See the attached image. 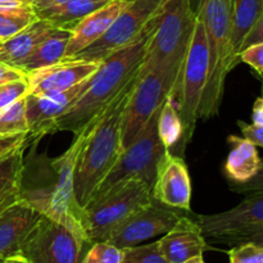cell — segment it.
Segmentation results:
<instances>
[{"label": "cell", "instance_id": "484cf974", "mask_svg": "<svg viewBox=\"0 0 263 263\" xmlns=\"http://www.w3.org/2000/svg\"><path fill=\"white\" fill-rule=\"evenodd\" d=\"M157 130H158L159 139L167 152H171V149L182 143L184 127H182L181 118L174 102L170 98L163 103L158 113Z\"/></svg>", "mask_w": 263, "mask_h": 263}, {"label": "cell", "instance_id": "e575fe53", "mask_svg": "<svg viewBox=\"0 0 263 263\" xmlns=\"http://www.w3.org/2000/svg\"><path fill=\"white\" fill-rule=\"evenodd\" d=\"M30 140L27 133L22 134H12V135H0V158L7 156L15 148L25 144Z\"/></svg>", "mask_w": 263, "mask_h": 263}, {"label": "cell", "instance_id": "60d3db41", "mask_svg": "<svg viewBox=\"0 0 263 263\" xmlns=\"http://www.w3.org/2000/svg\"><path fill=\"white\" fill-rule=\"evenodd\" d=\"M33 7V0H0V8Z\"/></svg>", "mask_w": 263, "mask_h": 263}, {"label": "cell", "instance_id": "6da1fadb", "mask_svg": "<svg viewBox=\"0 0 263 263\" xmlns=\"http://www.w3.org/2000/svg\"><path fill=\"white\" fill-rule=\"evenodd\" d=\"M95 122V121H94ZM94 122L76 135V140L62 156L37 161L23 166L20 200L62 225L71 229L90 243L84 225V208L74 195V168L85 141L89 138Z\"/></svg>", "mask_w": 263, "mask_h": 263}, {"label": "cell", "instance_id": "ab89813d", "mask_svg": "<svg viewBox=\"0 0 263 263\" xmlns=\"http://www.w3.org/2000/svg\"><path fill=\"white\" fill-rule=\"evenodd\" d=\"M252 121L254 125L263 126V97H258L254 102L252 109Z\"/></svg>", "mask_w": 263, "mask_h": 263}, {"label": "cell", "instance_id": "4fadbf2b", "mask_svg": "<svg viewBox=\"0 0 263 263\" xmlns=\"http://www.w3.org/2000/svg\"><path fill=\"white\" fill-rule=\"evenodd\" d=\"M195 221L205 239L228 244L239 234L263 226V192L247 194L246 199L231 210L200 215Z\"/></svg>", "mask_w": 263, "mask_h": 263}, {"label": "cell", "instance_id": "30bf717a", "mask_svg": "<svg viewBox=\"0 0 263 263\" xmlns=\"http://www.w3.org/2000/svg\"><path fill=\"white\" fill-rule=\"evenodd\" d=\"M86 241L67 226L41 216L18 256L30 263H80Z\"/></svg>", "mask_w": 263, "mask_h": 263}, {"label": "cell", "instance_id": "5bb4252c", "mask_svg": "<svg viewBox=\"0 0 263 263\" xmlns=\"http://www.w3.org/2000/svg\"><path fill=\"white\" fill-rule=\"evenodd\" d=\"M91 77L76 86L53 94L26 95V117L28 123V138L37 139L50 133L54 121L66 113L89 87Z\"/></svg>", "mask_w": 263, "mask_h": 263}, {"label": "cell", "instance_id": "ac0fdd59", "mask_svg": "<svg viewBox=\"0 0 263 263\" xmlns=\"http://www.w3.org/2000/svg\"><path fill=\"white\" fill-rule=\"evenodd\" d=\"M159 248L170 263H184L211 249L197 221L181 216L176 225L158 240Z\"/></svg>", "mask_w": 263, "mask_h": 263}, {"label": "cell", "instance_id": "8992f818", "mask_svg": "<svg viewBox=\"0 0 263 263\" xmlns=\"http://www.w3.org/2000/svg\"><path fill=\"white\" fill-rule=\"evenodd\" d=\"M208 44L205 28L197 15L192 40L180 69L179 79L170 99L174 102L184 127L182 143L186 144L194 134L199 120V108L208 77Z\"/></svg>", "mask_w": 263, "mask_h": 263}, {"label": "cell", "instance_id": "44dd1931", "mask_svg": "<svg viewBox=\"0 0 263 263\" xmlns=\"http://www.w3.org/2000/svg\"><path fill=\"white\" fill-rule=\"evenodd\" d=\"M228 143L231 145L225 163V174L231 184H241L257 175L261 168V158L257 146L246 138L230 135Z\"/></svg>", "mask_w": 263, "mask_h": 263}, {"label": "cell", "instance_id": "83f0119b", "mask_svg": "<svg viewBox=\"0 0 263 263\" xmlns=\"http://www.w3.org/2000/svg\"><path fill=\"white\" fill-rule=\"evenodd\" d=\"M28 134L26 117V97L0 110V135Z\"/></svg>", "mask_w": 263, "mask_h": 263}, {"label": "cell", "instance_id": "ee69618b", "mask_svg": "<svg viewBox=\"0 0 263 263\" xmlns=\"http://www.w3.org/2000/svg\"><path fill=\"white\" fill-rule=\"evenodd\" d=\"M184 263H204V259H203V256H195L185 261Z\"/></svg>", "mask_w": 263, "mask_h": 263}, {"label": "cell", "instance_id": "2e32d148", "mask_svg": "<svg viewBox=\"0 0 263 263\" xmlns=\"http://www.w3.org/2000/svg\"><path fill=\"white\" fill-rule=\"evenodd\" d=\"M153 199L161 204L190 212L192 181L189 171L180 157L166 152L161 159L154 181Z\"/></svg>", "mask_w": 263, "mask_h": 263}, {"label": "cell", "instance_id": "603a6c76", "mask_svg": "<svg viewBox=\"0 0 263 263\" xmlns=\"http://www.w3.org/2000/svg\"><path fill=\"white\" fill-rule=\"evenodd\" d=\"M72 37L71 30L55 27L32 51L30 57L23 62L21 71L26 74L37 69L55 64L64 59L67 46Z\"/></svg>", "mask_w": 263, "mask_h": 263}, {"label": "cell", "instance_id": "f546056e", "mask_svg": "<svg viewBox=\"0 0 263 263\" xmlns=\"http://www.w3.org/2000/svg\"><path fill=\"white\" fill-rule=\"evenodd\" d=\"M123 249L107 241H95L80 263H122Z\"/></svg>", "mask_w": 263, "mask_h": 263}, {"label": "cell", "instance_id": "4dcf8cb0", "mask_svg": "<svg viewBox=\"0 0 263 263\" xmlns=\"http://www.w3.org/2000/svg\"><path fill=\"white\" fill-rule=\"evenodd\" d=\"M28 92L30 87L26 77L0 85V110L25 98Z\"/></svg>", "mask_w": 263, "mask_h": 263}, {"label": "cell", "instance_id": "bcb514c9", "mask_svg": "<svg viewBox=\"0 0 263 263\" xmlns=\"http://www.w3.org/2000/svg\"><path fill=\"white\" fill-rule=\"evenodd\" d=\"M0 43H2V41H0Z\"/></svg>", "mask_w": 263, "mask_h": 263}, {"label": "cell", "instance_id": "f6af8a7d", "mask_svg": "<svg viewBox=\"0 0 263 263\" xmlns=\"http://www.w3.org/2000/svg\"><path fill=\"white\" fill-rule=\"evenodd\" d=\"M0 263H3V261H2V259H0Z\"/></svg>", "mask_w": 263, "mask_h": 263}, {"label": "cell", "instance_id": "d4e9b609", "mask_svg": "<svg viewBox=\"0 0 263 263\" xmlns=\"http://www.w3.org/2000/svg\"><path fill=\"white\" fill-rule=\"evenodd\" d=\"M262 12L263 0H234L231 46L235 67L239 64V54L243 48L244 40L261 17Z\"/></svg>", "mask_w": 263, "mask_h": 263}, {"label": "cell", "instance_id": "cb8c5ba5", "mask_svg": "<svg viewBox=\"0 0 263 263\" xmlns=\"http://www.w3.org/2000/svg\"><path fill=\"white\" fill-rule=\"evenodd\" d=\"M109 0H73L64 4L36 9L37 17L50 22L54 27L73 30L77 23L90 13L105 5Z\"/></svg>", "mask_w": 263, "mask_h": 263}, {"label": "cell", "instance_id": "74e56055", "mask_svg": "<svg viewBox=\"0 0 263 263\" xmlns=\"http://www.w3.org/2000/svg\"><path fill=\"white\" fill-rule=\"evenodd\" d=\"M25 77H26V73L23 71L0 62V85L7 84V82H10V81H14V80L25 79Z\"/></svg>", "mask_w": 263, "mask_h": 263}, {"label": "cell", "instance_id": "52a82bcc", "mask_svg": "<svg viewBox=\"0 0 263 263\" xmlns=\"http://www.w3.org/2000/svg\"><path fill=\"white\" fill-rule=\"evenodd\" d=\"M159 110L151 118L140 135L127 148L121 152L117 161L110 167L104 179L95 187L89 202L102 197L117 185L130 180H141L153 189L159 162L167 152L157 130Z\"/></svg>", "mask_w": 263, "mask_h": 263}, {"label": "cell", "instance_id": "d590c367", "mask_svg": "<svg viewBox=\"0 0 263 263\" xmlns=\"http://www.w3.org/2000/svg\"><path fill=\"white\" fill-rule=\"evenodd\" d=\"M238 126L243 134V138L248 139L256 146L263 148V126L246 123L244 121H238Z\"/></svg>", "mask_w": 263, "mask_h": 263}, {"label": "cell", "instance_id": "d6986e66", "mask_svg": "<svg viewBox=\"0 0 263 263\" xmlns=\"http://www.w3.org/2000/svg\"><path fill=\"white\" fill-rule=\"evenodd\" d=\"M127 0H109L105 5L90 13L80 21L72 30V37L69 40L64 58H71L77 53L86 49L92 43L102 37L110 27L117 15L126 5Z\"/></svg>", "mask_w": 263, "mask_h": 263}, {"label": "cell", "instance_id": "d6a6232c", "mask_svg": "<svg viewBox=\"0 0 263 263\" xmlns=\"http://www.w3.org/2000/svg\"><path fill=\"white\" fill-rule=\"evenodd\" d=\"M240 62L251 66L263 82V43L253 44L243 49L239 54V63Z\"/></svg>", "mask_w": 263, "mask_h": 263}, {"label": "cell", "instance_id": "277c9868", "mask_svg": "<svg viewBox=\"0 0 263 263\" xmlns=\"http://www.w3.org/2000/svg\"><path fill=\"white\" fill-rule=\"evenodd\" d=\"M234 0H200L197 15L205 28L208 44V77L199 108V120L218 113L226 77L235 68L231 46Z\"/></svg>", "mask_w": 263, "mask_h": 263}, {"label": "cell", "instance_id": "5b68a950", "mask_svg": "<svg viewBox=\"0 0 263 263\" xmlns=\"http://www.w3.org/2000/svg\"><path fill=\"white\" fill-rule=\"evenodd\" d=\"M195 22L197 10L193 9L192 0H167L149 37L140 72H159L175 89Z\"/></svg>", "mask_w": 263, "mask_h": 263}, {"label": "cell", "instance_id": "7402d4cb", "mask_svg": "<svg viewBox=\"0 0 263 263\" xmlns=\"http://www.w3.org/2000/svg\"><path fill=\"white\" fill-rule=\"evenodd\" d=\"M28 141L0 158V212L20 200L25 159L23 152Z\"/></svg>", "mask_w": 263, "mask_h": 263}, {"label": "cell", "instance_id": "f35d334b", "mask_svg": "<svg viewBox=\"0 0 263 263\" xmlns=\"http://www.w3.org/2000/svg\"><path fill=\"white\" fill-rule=\"evenodd\" d=\"M258 43H263V12L261 17H259L258 21L256 22V25L253 26V28L249 31L248 36H247L246 40H244L241 50L248 48V46L253 45V44H258Z\"/></svg>", "mask_w": 263, "mask_h": 263}, {"label": "cell", "instance_id": "f1b7e54d", "mask_svg": "<svg viewBox=\"0 0 263 263\" xmlns=\"http://www.w3.org/2000/svg\"><path fill=\"white\" fill-rule=\"evenodd\" d=\"M122 263H170L159 248L158 241L123 249Z\"/></svg>", "mask_w": 263, "mask_h": 263}, {"label": "cell", "instance_id": "4316f807", "mask_svg": "<svg viewBox=\"0 0 263 263\" xmlns=\"http://www.w3.org/2000/svg\"><path fill=\"white\" fill-rule=\"evenodd\" d=\"M36 20L35 7L0 8V41L13 37Z\"/></svg>", "mask_w": 263, "mask_h": 263}, {"label": "cell", "instance_id": "7c38bea8", "mask_svg": "<svg viewBox=\"0 0 263 263\" xmlns=\"http://www.w3.org/2000/svg\"><path fill=\"white\" fill-rule=\"evenodd\" d=\"M181 216L174 208L153 200L121 221L103 241L120 249L138 246L141 241L168 233Z\"/></svg>", "mask_w": 263, "mask_h": 263}, {"label": "cell", "instance_id": "8d00e7d4", "mask_svg": "<svg viewBox=\"0 0 263 263\" xmlns=\"http://www.w3.org/2000/svg\"><path fill=\"white\" fill-rule=\"evenodd\" d=\"M254 243L257 246L263 247V226L261 228L251 229V230H247L244 233L239 234L238 236L231 239L228 244H241V243Z\"/></svg>", "mask_w": 263, "mask_h": 263}, {"label": "cell", "instance_id": "8fae6325", "mask_svg": "<svg viewBox=\"0 0 263 263\" xmlns=\"http://www.w3.org/2000/svg\"><path fill=\"white\" fill-rule=\"evenodd\" d=\"M174 84L159 72H140L126 105L121 145L127 148L144 130L151 118L171 98Z\"/></svg>", "mask_w": 263, "mask_h": 263}, {"label": "cell", "instance_id": "1f68e13d", "mask_svg": "<svg viewBox=\"0 0 263 263\" xmlns=\"http://www.w3.org/2000/svg\"><path fill=\"white\" fill-rule=\"evenodd\" d=\"M230 263H263V247L254 243H241L229 251Z\"/></svg>", "mask_w": 263, "mask_h": 263}, {"label": "cell", "instance_id": "ba28073f", "mask_svg": "<svg viewBox=\"0 0 263 263\" xmlns=\"http://www.w3.org/2000/svg\"><path fill=\"white\" fill-rule=\"evenodd\" d=\"M152 186L141 180L117 185L84 207V225L90 243L103 241L127 216L153 202Z\"/></svg>", "mask_w": 263, "mask_h": 263}, {"label": "cell", "instance_id": "3957f363", "mask_svg": "<svg viewBox=\"0 0 263 263\" xmlns=\"http://www.w3.org/2000/svg\"><path fill=\"white\" fill-rule=\"evenodd\" d=\"M139 73L140 69L95 120L91 133L80 152L74 168V195L82 208L122 152L123 116Z\"/></svg>", "mask_w": 263, "mask_h": 263}, {"label": "cell", "instance_id": "7a4b0ae2", "mask_svg": "<svg viewBox=\"0 0 263 263\" xmlns=\"http://www.w3.org/2000/svg\"><path fill=\"white\" fill-rule=\"evenodd\" d=\"M158 14L149 23L140 37L103 59L98 71L91 76L86 91L66 113L54 121L50 133L69 131L77 135L99 118L105 108L140 69Z\"/></svg>", "mask_w": 263, "mask_h": 263}, {"label": "cell", "instance_id": "9c48e42d", "mask_svg": "<svg viewBox=\"0 0 263 263\" xmlns=\"http://www.w3.org/2000/svg\"><path fill=\"white\" fill-rule=\"evenodd\" d=\"M166 3L167 0H127L107 32L71 58L102 62L108 55L140 37Z\"/></svg>", "mask_w": 263, "mask_h": 263}, {"label": "cell", "instance_id": "b9f144b4", "mask_svg": "<svg viewBox=\"0 0 263 263\" xmlns=\"http://www.w3.org/2000/svg\"><path fill=\"white\" fill-rule=\"evenodd\" d=\"M73 2V0H33V7L35 9H43V8L51 7V5L64 4V3Z\"/></svg>", "mask_w": 263, "mask_h": 263}, {"label": "cell", "instance_id": "836d02e7", "mask_svg": "<svg viewBox=\"0 0 263 263\" xmlns=\"http://www.w3.org/2000/svg\"><path fill=\"white\" fill-rule=\"evenodd\" d=\"M231 190L239 194H251V193L263 192V158H261V168L254 177L241 184H231Z\"/></svg>", "mask_w": 263, "mask_h": 263}, {"label": "cell", "instance_id": "ffe728a7", "mask_svg": "<svg viewBox=\"0 0 263 263\" xmlns=\"http://www.w3.org/2000/svg\"><path fill=\"white\" fill-rule=\"evenodd\" d=\"M54 28L48 21L36 20L17 35L0 43V62L21 69L23 62Z\"/></svg>", "mask_w": 263, "mask_h": 263}, {"label": "cell", "instance_id": "7bdbcfd3", "mask_svg": "<svg viewBox=\"0 0 263 263\" xmlns=\"http://www.w3.org/2000/svg\"><path fill=\"white\" fill-rule=\"evenodd\" d=\"M3 263H30L26 258H23L22 256H13L9 258H5Z\"/></svg>", "mask_w": 263, "mask_h": 263}, {"label": "cell", "instance_id": "e0dca14e", "mask_svg": "<svg viewBox=\"0 0 263 263\" xmlns=\"http://www.w3.org/2000/svg\"><path fill=\"white\" fill-rule=\"evenodd\" d=\"M43 215L23 200H18L0 212V259L18 256L33 226Z\"/></svg>", "mask_w": 263, "mask_h": 263}, {"label": "cell", "instance_id": "9a60e30c", "mask_svg": "<svg viewBox=\"0 0 263 263\" xmlns=\"http://www.w3.org/2000/svg\"><path fill=\"white\" fill-rule=\"evenodd\" d=\"M102 62L64 58L61 62L26 74L30 92L43 95L64 91L91 77Z\"/></svg>", "mask_w": 263, "mask_h": 263}]
</instances>
